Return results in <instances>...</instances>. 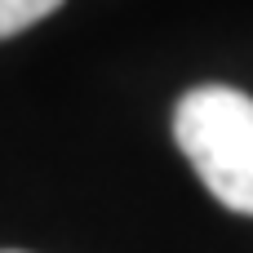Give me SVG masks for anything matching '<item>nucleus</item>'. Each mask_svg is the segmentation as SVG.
Here are the masks:
<instances>
[{
    "instance_id": "obj_1",
    "label": "nucleus",
    "mask_w": 253,
    "mask_h": 253,
    "mask_svg": "<svg viewBox=\"0 0 253 253\" xmlns=\"http://www.w3.org/2000/svg\"><path fill=\"white\" fill-rule=\"evenodd\" d=\"M173 138L200 182L236 213H253V98L227 84L191 89L173 111Z\"/></svg>"
},
{
    "instance_id": "obj_2",
    "label": "nucleus",
    "mask_w": 253,
    "mask_h": 253,
    "mask_svg": "<svg viewBox=\"0 0 253 253\" xmlns=\"http://www.w3.org/2000/svg\"><path fill=\"white\" fill-rule=\"evenodd\" d=\"M62 0H0V40L36 27L40 18H49Z\"/></svg>"
}]
</instances>
